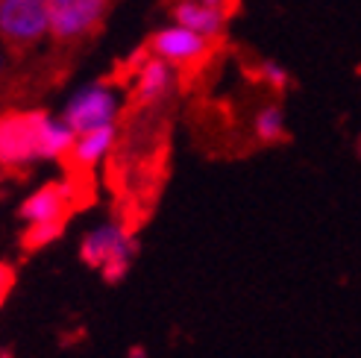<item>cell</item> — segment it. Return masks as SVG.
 <instances>
[{
  "label": "cell",
  "instance_id": "cell-11",
  "mask_svg": "<svg viewBox=\"0 0 361 358\" xmlns=\"http://www.w3.org/2000/svg\"><path fill=\"white\" fill-rule=\"evenodd\" d=\"M252 135L262 144H279L288 135V121H285V112L279 103H267L262 109L252 115Z\"/></svg>",
  "mask_w": 361,
  "mask_h": 358
},
{
  "label": "cell",
  "instance_id": "cell-6",
  "mask_svg": "<svg viewBox=\"0 0 361 358\" xmlns=\"http://www.w3.org/2000/svg\"><path fill=\"white\" fill-rule=\"evenodd\" d=\"M212 50H214V42L212 39H206V35L194 32V30L176 24V21L159 27L150 35V42H147V53H153V56L176 65L179 70L206 62L212 56Z\"/></svg>",
  "mask_w": 361,
  "mask_h": 358
},
{
  "label": "cell",
  "instance_id": "cell-5",
  "mask_svg": "<svg viewBox=\"0 0 361 358\" xmlns=\"http://www.w3.org/2000/svg\"><path fill=\"white\" fill-rule=\"evenodd\" d=\"M112 0H47L50 39L59 44H77L94 35L109 15Z\"/></svg>",
  "mask_w": 361,
  "mask_h": 358
},
{
  "label": "cell",
  "instance_id": "cell-1",
  "mask_svg": "<svg viewBox=\"0 0 361 358\" xmlns=\"http://www.w3.org/2000/svg\"><path fill=\"white\" fill-rule=\"evenodd\" d=\"M77 132L42 109L0 115V171H24L42 162H62L74 147Z\"/></svg>",
  "mask_w": 361,
  "mask_h": 358
},
{
  "label": "cell",
  "instance_id": "cell-16",
  "mask_svg": "<svg viewBox=\"0 0 361 358\" xmlns=\"http://www.w3.org/2000/svg\"><path fill=\"white\" fill-rule=\"evenodd\" d=\"M141 355H144L141 350H133V352H130V358H141Z\"/></svg>",
  "mask_w": 361,
  "mask_h": 358
},
{
  "label": "cell",
  "instance_id": "cell-10",
  "mask_svg": "<svg viewBox=\"0 0 361 358\" xmlns=\"http://www.w3.org/2000/svg\"><path fill=\"white\" fill-rule=\"evenodd\" d=\"M115 144H118V123L100 127V130H88V132H77L74 147L68 153V162L80 171H94L103 159L115 150Z\"/></svg>",
  "mask_w": 361,
  "mask_h": 358
},
{
  "label": "cell",
  "instance_id": "cell-4",
  "mask_svg": "<svg viewBox=\"0 0 361 358\" xmlns=\"http://www.w3.org/2000/svg\"><path fill=\"white\" fill-rule=\"evenodd\" d=\"M50 35L47 0H0V42L9 50H27Z\"/></svg>",
  "mask_w": 361,
  "mask_h": 358
},
{
  "label": "cell",
  "instance_id": "cell-8",
  "mask_svg": "<svg viewBox=\"0 0 361 358\" xmlns=\"http://www.w3.org/2000/svg\"><path fill=\"white\" fill-rule=\"evenodd\" d=\"M71 209H74V188H71V183H44L21 203L18 214H21L24 223H42V221H68Z\"/></svg>",
  "mask_w": 361,
  "mask_h": 358
},
{
  "label": "cell",
  "instance_id": "cell-2",
  "mask_svg": "<svg viewBox=\"0 0 361 358\" xmlns=\"http://www.w3.org/2000/svg\"><path fill=\"white\" fill-rule=\"evenodd\" d=\"M135 256H138V241L133 229L121 221H106L94 229H88L80 241V259L112 285L126 279Z\"/></svg>",
  "mask_w": 361,
  "mask_h": 358
},
{
  "label": "cell",
  "instance_id": "cell-3",
  "mask_svg": "<svg viewBox=\"0 0 361 358\" xmlns=\"http://www.w3.org/2000/svg\"><path fill=\"white\" fill-rule=\"evenodd\" d=\"M121 109H123L121 88L109 80H92V82L77 85L74 92L68 94L59 115L74 132H88V130H100V127L118 123Z\"/></svg>",
  "mask_w": 361,
  "mask_h": 358
},
{
  "label": "cell",
  "instance_id": "cell-14",
  "mask_svg": "<svg viewBox=\"0 0 361 358\" xmlns=\"http://www.w3.org/2000/svg\"><path fill=\"white\" fill-rule=\"evenodd\" d=\"M206 4H214V6H224V9H235V0H206Z\"/></svg>",
  "mask_w": 361,
  "mask_h": 358
},
{
  "label": "cell",
  "instance_id": "cell-9",
  "mask_svg": "<svg viewBox=\"0 0 361 358\" xmlns=\"http://www.w3.org/2000/svg\"><path fill=\"white\" fill-rule=\"evenodd\" d=\"M229 18H232V9L206 4V0H173L171 4V21L200 32L212 42H218L226 32Z\"/></svg>",
  "mask_w": 361,
  "mask_h": 358
},
{
  "label": "cell",
  "instance_id": "cell-15",
  "mask_svg": "<svg viewBox=\"0 0 361 358\" xmlns=\"http://www.w3.org/2000/svg\"><path fill=\"white\" fill-rule=\"evenodd\" d=\"M6 62H9V59H6V50L0 47V77H4V70H6Z\"/></svg>",
  "mask_w": 361,
  "mask_h": 358
},
{
  "label": "cell",
  "instance_id": "cell-17",
  "mask_svg": "<svg viewBox=\"0 0 361 358\" xmlns=\"http://www.w3.org/2000/svg\"><path fill=\"white\" fill-rule=\"evenodd\" d=\"M4 300H6V291H0V306H4Z\"/></svg>",
  "mask_w": 361,
  "mask_h": 358
},
{
  "label": "cell",
  "instance_id": "cell-7",
  "mask_svg": "<svg viewBox=\"0 0 361 358\" xmlns=\"http://www.w3.org/2000/svg\"><path fill=\"white\" fill-rule=\"evenodd\" d=\"M179 88V68L144 53L133 68V97L141 106H159L176 94Z\"/></svg>",
  "mask_w": 361,
  "mask_h": 358
},
{
  "label": "cell",
  "instance_id": "cell-13",
  "mask_svg": "<svg viewBox=\"0 0 361 358\" xmlns=\"http://www.w3.org/2000/svg\"><path fill=\"white\" fill-rule=\"evenodd\" d=\"M256 77H259V82H264L270 88V92H285V88L291 85V70L276 59H262L256 65Z\"/></svg>",
  "mask_w": 361,
  "mask_h": 358
},
{
  "label": "cell",
  "instance_id": "cell-12",
  "mask_svg": "<svg viewBox=\"0 0 361 358\" xmlns=\"http://www.w3.org/2000/svg\"><path fill=\"white\" fill-rule=\"evenodd\" d=\"M65 229V221H42V223H27L24 229V249H42L47 244H53Z\"/></svg>",
  "mask_w": 361,
  "mask_h": 358
}]
</instances>
